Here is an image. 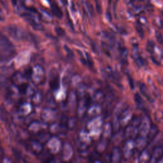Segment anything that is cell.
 I'll return each mask as SVG.
<instances>
[{
    "instance_id": "6da1fadb",
    "label": "cell",
    "mask_w": 163,
    "mask_h": 163,
    "mask_svg": "<svg viewBox=\"0 0 163 163\" xmlns=\"http://www.w3.org/2000/svg\"><path fill=\"white\" fill-rule=\"evenodd\" d=\"M1 41L5 43V45L2 43V53L5 52V55L2 56V58L3 57H5V59L12 58L15 53V50L14 45L8 40V39L3 35L2 36Z\"/></svg>"
},
{
    "instance_id": "7a4b0ae2",
    "label": "cell",
    "mask_w": 163,
    "mask_h": 163,
    "mask_svg": "<svg viewBox=\"0 0 163 163\" xmlns=\"http://www.w3.org/2000/svg\"><path fill=\"white\" fill-rule=\"evenodd\" d=\"M152 124H151V121L150 118L147 116L142 121L140 124V130L143 136H147L148 137V134L149 132V131L150 129V127Z\"/></svg>"
},
{
    "instance_id": "3957f363",
    "label": "cell",
    "mask_w": 163,
    "mask_h": 163,
    "mask_svg": "<svg viewBox=\"0 0 163 163\" xmlns=\"http://www.w3.org/2000/svg\"><path fill=\"white\" fill-rule=\"evenodd\" d=\"M163 155V147L162 145H158L155 147L151 154V158L150 162H158V160Z\"/></svg>"
},
{
    "instance_id": "277c9868",
    "label": "cell",
    "mask_w": 163,
    "mask_h": 163,
    "mask_svg": "<svg viewBox=\"0 0 163 163\" xmlns=\"http://www.w3.org/2000/svg\"><path fill=\"white\" fill-rule=\"evenodd\" d=\"M140 91H141L142 94L149 101H150V102L152 103V102L154 101V100H153V99H152V96H151V94H150V93L149 89L147 87V86H146L145 84H142L140 86Z\"/></svg>"
},
{
    "instance_id": "5b68a950",
    "label": "cell",
    "mask_w": 163,
    "mask_h": 163,
    "mask_svg": "<svg viewBox=\"0 0 163 163\" xmlns=\"http://www.w3.org/2000/svg\"><path fill=\"white\" fill-rule=\"evenodd\" d=\"M158 132H159V129L157 126L156 125L152 124L149 131L147 138L150 140H152L156 137V135L158 134Z\"/></svg>"
},
{
    "instance_id": "8992f818",
    "label": "cell",
    "mask_w": 163,
    "mask_h": 163,
    "mask_svg": "<svg viewBox=\"0 0 163 163\" xmlns=\"http://www.w3.org/2000/svg\"><path fill=\"white\" fill-rule=\"evenodd\" d=\"M134 100L136 101V103L137 104V106L140 108V109H143V108H145V104H144V101L143 99L141 98V96L138 94H136L134 96Z\"/></svg>"
},
{
    "instance_id": "52a82bcc",
    "label": "cell",
    "mask_w": 163,
    "mask_h": 163,
    "mask_svg": "<svg viewBox=\"0 0 163 163\" xmlns=\"http://www.w3.org/2000/svg\"><path fill=\"white\" fill-rule=\"evenodd\" d=\"M155 120L159 122H163V112L161 110H158L155 113Z\"/></svg>"
},
{
    "instance_id": "ba28073f",
    "label": "cell",
    "mask_w": 163,
    "mask_h": 163,
    "mask_svg": "<svg viewBox=\"0 0 163 163\" xmlns=\"http://www.w3.org/2000/svg\"><path fill=\"white\" fill-rule=\"evenodd\" d=\"M154 22H155V25L159 29H161L162 28V25H163V24H162V22L160 19V18L159 17H156L155 19V20H154Z\"/></svg>"
},
{
    "instance_id": "9c48e42d",
    "label": "cell",
    "mask_w": 163,
    "mask_h": 163,
    "mask_svg": "<svg viewBox=\"0 0 163 163\" xmlns=\"http://www.w3.org/2000/svg\"><path fill=\"white\" fill-rule=\"evenodd\" d=\"M154 46H155V44L153 42H152V41L149 42L148 44H147V50L149 52H152V51L154 50Z\"/></svg>"
},
{
    "instance_id": "30bf717a",
    "label": "cell",
    "mask_w": 163,
    "mask_h": 163,
    "mask_svg": "<svg viewBox=\"0 0 163 163\" xmlns=\"http://www.w3.org/2000/svg\"><path fill=\"white\" fill-rule=\"evenodd\" d=\"M155 37L157 38V40L158 42V43H163V39H162V36L161 35V33L159 31H156L155 33Z\"/></svg>"
},
{
    "instance_id": "8fae6325",
    "label": "cell",
    "mask_w": 163,
    "mask_h": 163,
    "mask_svg": "<svg viewBox=\"0 0 163 163\" xmlns=\"http://www.w3.org/2000/svg\"><path fill=\"white\" fill-rule=\"evenodd\" d=\"M137 31H138V33L140 37L142 38H143L144 37V32H143V29L141 28V26L137 25Z\"/></svg>"
},
{
    "instance_id": "7c38bea8",
    "label": "cell",
    "mask_w": 163,
    "mask_h": 163,
    "mask_svg": "<svg viewBox=\"0 0 163 163\" xmlns=\"http://www.w3.org/2000/svg\"><path fill=\"white\" fill-rule=\"evenodd\" d=\"M158 162H162V163H163V155H162V157L158 160Z\"/></svg>"
},
{
    "instance_id": "4fadbf2b",
    "label": "cell",
    "mask_w": 163,
    "mask_h": 163,
    "mask_svg": "<svg viewBox=\"0 0 163 163\" xmlns=\"http://www.w3.org/2000/svg\"><path fill=\"white\" fill-rule=\"evenodd\" d=\"M162 39H163V36H162Z\"/></svg>"
}]
</instances>
